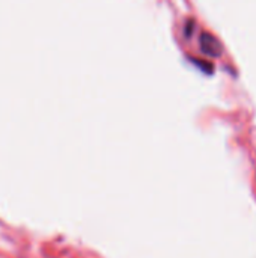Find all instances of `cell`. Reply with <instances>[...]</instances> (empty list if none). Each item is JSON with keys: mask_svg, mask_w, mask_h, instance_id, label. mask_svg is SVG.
Here are the masks:
<instances>
[{"mask_svg": "<svg viewBox=\"0 0 256 258\" xmlns=\"http://www.w3.org/2000/svg\"><path fill=\"white\" fill-rule=\"evenodd\" d=\"M199 47L210 57H219L222 54V51H223L222 50L223 47H222L220 41L214 35H211V33H202L201 35V38H199Z\"/></svg>", "mask_w": 256, "mask_h": 258, "instance_id": "cell-1", "label": "cell"}]
</instances>
